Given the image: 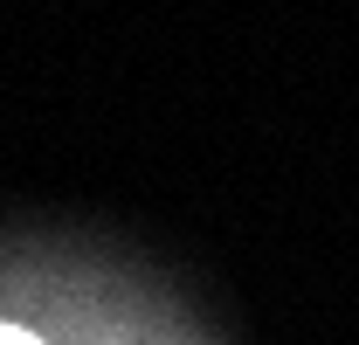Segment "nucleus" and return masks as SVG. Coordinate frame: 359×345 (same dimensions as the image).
<instances>
[{
	"label": "nucleus",
	"instance_id": "f257e3e1",
	"mask_svg": "<svg viewBox=\"0 0 359 345\" xmlns=\"http://www.w3.org/2000/svg\"><path fill=\"white\" fill-rule=\"evenodd\" d=\"M0 345H35L28 332H14V325H0Z\"/></svg>",
	"mask_w": 359,
	"mask_h": 345
}]
</instances>
